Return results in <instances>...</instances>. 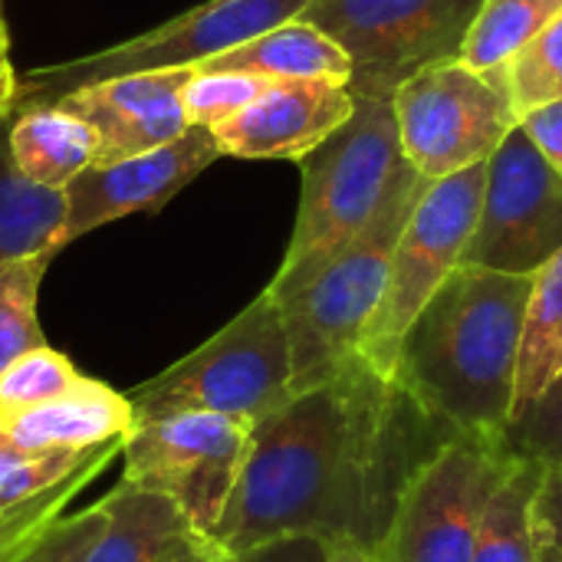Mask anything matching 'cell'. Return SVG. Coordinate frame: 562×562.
Here are the masks:
<instances>
[{
  "mask_svg": "<svg viewBox=\"0 0 562 562\" xmlns=\"http://www.w3.org/2000/svg\"><path fill=\"white\" fill-rule=\"evenodd\" d=\"M428 184L431 181L405 161L379 214L359 237H352L293 290L277 296L267 290L283 313L293 359V392L323 385L359 359V339L382 303L395 244Z\"/></svg>",
  "mask_w": 562,
  "mask_h": 562,
  "instance_id": "3",
  "label": "cell"
},
{
  "mask_svg": "<svg viewBox=\"0 0 562 562\" xmlns=\"http://www.w3.org/2000/svg\"><path fill=\"white\" fill-rule=\"evenodd\" d=\"M562 372V250L547 260L530 290L524 346H520V375L514 398V422L540 398V392Z\"/></svg>",
  "mask_w": 562,
  "mask_h": 562,
  "instance_id": "23",
  "label": "cell"
},
{
  "mask_svg": "<svg viewBox=\"0 0 562 562\" xmlns=\"http://www.w3.org/2000/svg\"><path fill=\"white\" fill-rule=\"evenodd\" d=\"M7 438L30 451H92L135 431L128 395L95 379H79L69 392L20 412L0 425Z\"/></svg>",
  "mask_w": 562,
  "mask_h": 562,
  "instance_id": "16",
  "label": "cell"
},
{
  "mask_svg": "<svg viewBox=\"0 0 562 562\" xmlns=\"http://www.w3.org/2000/svg\"><path fill=\"white\" fill-rule=\"evenodd\" d=\"M267 79L234 69H198L191 66L184 86H181V105L188 115V125L214 128L237 115L244 105H250L263 92Z\"/></svg>",
  "mask_w": 562,
  "mask_h": 562,
  "instance_id": "28",
  "label": "cell"
},
{
  "mask_svg": "<svg viewBox=\"0 0 562 562\" xmlns=\"http://www.w3.org/2000/svg\"><path fill=\"white\" fill-rule=\"evenodd\" d=\"M356 109V92L329 79H280L227 122L214 125L221 155L244 161H300Z\"/></svg>",
  "mask_w": 562,
  "mask_h": 562,
  "instance_id": "15",
  "label": "cell"
},
{
  "mask_svg": "<svg viewBox=\"0 0 562 562\" xmlns=\"http://www.w3.org/2000/svg\"><path fill=\"white\" fill-rule=\"evenodd\" d=\"M484 0H310L296 16L333 36L349 63V89L366 99L398 92L431 63L454 59Z\"/></svg>",
  "mask_w": 562,
  "mask_h": 562,
  "instance_id": "7",
  "label": "cell"
},
{
  "mask_svg": "<svg viewBox=\"0 0 562 562\" xmlns=\"http://www.w3.org/2000/svg\"><path fill=\"white\" fill-rule=\"evenodd\" d=\"M562 250V175L517 125L487 161L481 214L464 263L537 277Z\"/></svg>",
  "mask_w": 562,
  "mask_h": 562,
  "instance_id": "12",
  "label": "cell"
},
{
  "mask_svg": "<svg viewBox=\"0 0 562 562\" xmlns=\"http://www.w3.org/2000/svg\"><path fill=\"white\" fill-rule=\"evenodd\" d=\"M533 277L461 263L408 326L392 382L451 435L514 422Z\"/></svg>",
  "mask_w": 562,
  "mask_h": 562,
  "instance_id": "2",
  "label": "cell"
},
{
  "mask_svg": "<svg viewBox=\"0 0 562 562\" xmlns=\"http://www.w3.org/2000/svg\"><path fill=\"white\" fill-rule=\"evenodd\" d=\"M392 109L405 161L425 181L487 165L520 125L497 76L468 66L461 56L415 72L392 95Z\"/></svg>",
  "mask_w": 562,
  "mask_h": 562,
  "instance_id": "10",
  "label": "cell"
},
{
  "mask_svg": "<svg viewBox=\"0 0 562 562\" xmlns=\"http://www.w3.org/2000/svg\"><path fill=\"white\" fill-rule=\"evenodd\" d=\"M557 16H562V0H484L461 59L481 72H494Z\"/></svg>",
  "mask_w": 562,
  "mask_h": 562,
  "instance_id": "24",
  "label": "cell"
},
{
  "mask_svg": "<svg viewBox=\"0 0 562 562\" xmlns=\"http://www.w3.org/2000/svg\"><path fill=\"white\" fill-rule=\"evenodd\" d=\"M79 379L82 372L63 352L49 346H36L23 352L0 372V425L16 418L26 408H36L69 392Z\"/></svg>",
  "mask_w": 562,
  "mask_h": 562,
  "instance_id": "27",
  "label": "cell"
},
{
  "mask_svg": "<svg viewBox=\"0 0 562 562\" xmlns=\"http://www.w3.org/2000/svg\"><path fill=\"white\" fill-rule=\"evenodd\" d=\"M520 125L533 138V145L547 155V161L562 175V99L527 112L520 119Z\"/></svg>",
  "mask_w": 562,
  "mask_h": 562,
  "instance_id": "33",
  "label": "cell"
},
{
  "mask_svg": "<svg viewBox=\"0 0 562 562\" xmlns=\"http://www.w3.org/2000/svg\"><path fill=\"white\" fill-rule=\"evenodd\" d=\"M290 339L280 303L263 290L207 342L138 385L128 402L135 428L184 412L227 415L254 428L290 402Z\"/></svg>",
  "mask_w": 562,
  "mask_h": 562,
  "instance_id": "5",
  "label": "cell"
},
{
  "mask_svg": "<svg viewBox=\"0 0 562 562\" xmlns=\"http://www.w3.org/2000/svg\"><path fill=\"white\" fill-rule=\"evenodd\" d=\"M10 115H0V267L56 250V237L66 217L63 191L30 184L10 158Z\"/></svg>",
  "mask_w": 562,
  "mask_h": 562,
  "instance_id": "21",
  "label": "cell"
},
{
  "mask_svg": "<svg viewBox=\"0 0 562 562\" xmlns=\"http://www.w3.org/2000/svg\"><path fill=\"white\" fill-rule=\"evenodd\" d=\"M53 260L56 250H40L0 267V372L23 352L46 346L36 319V300Z\"/></svg>",
  "mask_w": 562,
  "mask_h": 562,
  "instance_id": "25",
  "label": "cell"
},
{
  "mask_svg": "<svg viewBox=\"0 0 562 562\" xmlns=\"http://www.w3.org/2000/svg\"><path fill=\"white\" fill-rule=\"evenodd\" d=\"M221 158L217 138L204 125H191L175 142L151 148L135 158H122L112 165H92L76 181L66 184V217L56 237V247H69L72 240L99 231L102 224L155 214L175 194H181L201 171H207Z\"/></svg>",
  "mask_w": 562,
  "mask_h": 562,
  "instance_id": "13",
  "label": "cell"
},
{
  "mask_svg": "<svg viewBox=\"0 0 562 562\" xmlns=\"http://www.w3.org/2000/svg\"><path fill=\"white\" fill-rule=\"evenodd\" d=\"M250 431V425L211 412H184L138 425L122 445V481L168 497L198 537L214 540L240 481Z\"/></svg>",
  "mask_w": 562,
  "mask_h": 562,
  "instance_id": "11",
  "label": "cell"
},
{
  "mask_svg": "<svg viewBox=\"0 0 562 562\" xmlns=\"http://www.w3.org/2000/svg\"><path fill=\"white\" fill-rule=\"evenodd\" d=\"M188 72L191 66L109 76L66 92L56 105L69 109L92 128L95 165H112L161 148L191 128L181 105Z\"/></svg>",
  "mask_w": 562,
  "mask_h": 562,
  "instance_id": "14",
  "label": "cell"
},
{
  "mask_svg": "<svg viewBox=\"0 0 562 562\" xmlns=\"http://www.w3.org/2000/svg\"><path fill=\"white\" fill-rule=\"evenodd\" d=\"M16 82L20 72L10 66V59H0V115H10L16 105Z\"/></svg>",
  "mask_w": 562,
  "mask_h": 562,
  "instance_id": "36",
  "label": "cell"
},
{
  "mask_svg": "<svg viewBox=\"0 0 562 562\" xmlns=\"http://www.w3.org/2000/svg\"><path fill=\"white\" fill-rule=\"evenodd\" d=\"M92 477H79L53 494H46L43 501L36 504H26V507H16V510H7L0 514V557H20L26 547H33L56 520H59V510L63 504Z\"/></svg>",
  "mask_w": 562,
  "mask_h": 562,
  "instance_id": "31",
  "label": "cell"
},
{
  "mask_svg": "<svg viewBox=\"0 0 562 562\" xmlns=\"http://www.w3.org/2000/svg\"><path fill=\"white\" fill-rule=\"evenodd\" d=\"M448 438L392 379L356 359L254 425L211 543L237 557L280 537H316L375 553L402 491Z\"/></svg>",
  "mask_w": 562,
  "mask_h": 562,
  "instance_id": "1",
  "label": "cell"
},
{
  "mask_svg": "<svg viewBox=\"0 0 562 562\" xmlns=\"http://www.w3.org/2000/svg\"><path fill=\"white\" fill-rule=\"evenodd\" d=\"M227 557L204 537H191L184 547H178L165 562H224Z\"/></svg>",
  "mask_w": 562,
  "mask_h": 562,
  "instance_id": "35",
  "label": "cell"
},
{
  "mask_svg": "<svg viewBox=\"0 0 562 562\" xmlns=\"http://www.w3.org/2000/svg\"><path fill=\"white\" fill-rule=\"evenodd\" d=\"M484 184L487 165H474L451 178L431 181L418 198L395 244L382 303L359 339V359L382 379L395 375L398 349L415 316L464 263L481 214Z\"/></svg>",
  "mask_w": 562,
  "mask_h": 562,
  "instance_id": "6",
  "label": "cell"
},
{
  "mask_svg": "<svg viewBox=\"0 0 562 562\" xmlns=\"http://www.w3.org/2000/svg\"><path fill=\"white\" fill-rule=\"evenodd\" d=\"M122 445L125 438L92 451H30L13 445L0 428V514L36 504L79 477H95L122 454Z\"/></svg>",
  "mask_w": 562,
  "mask_h": 562,
  "instance_id": "22",
  "label": "cell"
},
{
  "mask_svg": "<svg viewBox=\"0 0 562 562\" xmlns=\"http://www.w3.org/2000/svg\"><path fill=\"white\" fill-rule=\"evenodd\" d=\"M306 3L310 0H207L109 49L20 72L13 112L33 105H53L66 92L109 76H125L138 69L198 66L273 26L296 20L306 10Z\"/></svg>",
  "mask_w": 562,
  "mask_h": 562,
  "instance_id": "9",
  "label": "cell"
},
{
  "mask_svg": "<svg viewBox=\"0 0 562 562\" xmlns=\"http://www.w3.org/2000/svg\"><path fill=\"white\" fill-rule=\"evenodd\" d=\"M16 560V557H0V562H13Z\"/></svg>",
  "mask_w": 562,
  "mask_h": 562,
  "instance_id": "41",
  "label": "cell"
},
{
  "mask_svg": "<svg viewBox=\"0 0 562 562\" xmlns=\"http://www.w3.org/2000/svg\"><path fill=\"white\" fill-rule=\"evenodd\" d=\"M102 530H105V510H102V504H95L76 517L56 520L13 562H82Z\"/></svg>",
  "mask_w": 562,
  "mask_h": 562,
  "instance_id": "30",
  "label": "cell"
},
{
  "mask_svg": "<svg viewBox=\"0 0 562 562\" xmlns=\"http://www.w3.org/2000/svg\"><path fill=\"white\" fill-rule=\"evenodd\" d=\"M514 461L504 435H451L402 491L379 562H471L484 507Z\"/></svg>",
  "mask_w": 562,
  "mask_h": 562,
  "instance_id": "8",
  "label": "cell"
},
{
  "mask_svg": "<svg viewBox=\"0 0 562 562\" xmlns=\"http://www.w3.org/2000/svg\"><path fill=\"white\" fill-rule=\"evenodd\" d=\"M224 562H329V543L316 537H280Z\"/></svg>",
  "mask_w": 562,
  "mask_h": 562,
  "instance_id": "32",
  "label": "cell"
},
{
  "mask_svg": "<svg viewBox=\"0 0 562 562\" xmlns=\"http://www.w3.org/2000/svg\"><path fill=\"white\" fill-rule=\"evenodd\" d=\"M10 158L30 184L66 191L69 181L95 165V135L56 102L20 109L10 122Z\"/></svg>",
  "mask_w": 562,
  "mask_h": 562,
  "instance_id": "18",
  "label": "cell"
},
{
  "mask_svg": "<svg viewBox=\"0 0 562 562\" xmlns=\"http://www.w3.org/2000/svg\"><path fill=\"white\" fill-rule=\"evenodd\" d=\"M504 445L520 461H537L543 468L562 464V372L540 392V398L507 425Z\"/></svg>",
  "mask_w": 562,
  "mask_h": 562,
  "instance_id": "29",
  "label": "cell"
},
{
  "mask_svg": "<svg viewBox=\"0 0 562 562\" xmlns=\"http://www.w3.org/2000/svg\"><path fill=\"white\" fill-rule=\"evenodd\" d=\"M550 468L537 461H514L497 491L491 494L471 562H540L543 530H540V494Z\"/></svg>",
  "mask_w": 562,
  "mask_h": 562,
  "instance_id": "20",
  "label": "cell"
},
{
  "mask_svg": "<svg viewBox=\"0 0 562 562\" xmlns=\"http://www.w3.org/2000/svg\"><path fill=\"white\" fill-rule=\"evenodd\" d=\"M99 504L105 530L82 562H165L198 537L168 497L128 487L125 481Z\"/></svg>",
  "mask_w": 562,
  "mask_h": 562,
  "instance_id": "19",
  "label": "cell"
},
{
  "mask_svg": "<svg viewBox=\"0 0 562 562\" xmlns=\"http://www.w3.org/2000/svg\"><path fill=\"white\" fill-rule=\"evenodd\" d=\"M0 59H10V36H7V20H3V3H0Z\"/></svg>",
  "mask_w": 562,
  "mask_h": 562,
  "instance_id": "38",
  "label": "cell"
},
{
  "mask_svg": "<svg viewBox=\"0 0 562 562\" xmlns=\"http://www.w3.org/2000/svg\"><path fill=\"white\" fill-rule=\"evenodd\" d=\"M405 168L392 102L356 95L352 115L306 158L296 224L270 293H286L359 237L379 214L395 175Z\"/></svg>",
  "mask_w": 562,
  "mask_h": 562,
  "instance_id": "4",
  "label": "cell"
},
{
  "mask_svg": "<svg viewBox=\"0 0 562 562\" xmlns=\"http://www.w3.org/2000/svg\"><path fill=\"white\" fill-rule=\"evenodd\" d=\"M329 562H379V557L359 543L339 540V543H329Z\"/></svg>",
  "mask_w": 562,
  "mask_h": 562,
  "instance_id": "37",
  "label": "cell"
},
{
  "mask_svg": "<svg viewBox=\"0 0 562 562\" xmlns=\"http://www.w3.org/2000/svg\"><path fill=\"white\" fill-rule=\"evenodd\" d=\"M537 517H540L543 540L562 550V484L553 477V474H550V477H547V484H543Z\"/></svg>",
  "mask_w": 562,
  "mask_h": 562,
  "instance_id": "34",
  "label": "cell"
},
{
  "mask_svg": "<svg viewBox=\"0 0 562 562\" xmlns=\"http://www.w3.org/2000/svg\"><path fill=\"white\" fill-rule=\"evenodd\" d=\"M198 69H234V72H250L267 82L280 79H329L349 86L352 79V63L346 49L316 30L313 23L290 20L283 26H273L227 53H217Z\"/></svg>",
  "mask_w": 562,
  "mask_h": 562,
  "instance_id": "17",
  "label": "cell"
},
{
  "mask_svg": "<svg viewBox=\"0 0 562 562\" xmlns=\"http://www.w3.org/2000/svg\"><path fill=\"white\" fill-rule=\"evenodd\" d=\"M517 119L562 99V16L537 33L517 56L494 69Z\"/></svg>",
  "mask_w": 562,
  "mask_h": 562,
  "instance_id": "26",
  "label": "cell"
},
{
  "mask_svg": "<svg viewBox=\"0 0 562 562\" xmlns=\"http://www.w3.org/2000/svg\"><path fill=\"white\" fill-rule=\"evenodd\" d=\"M550 474H553V477H557V481H560V484H562V464H560V468H553Z\"/></svg>",
  "mask_w": 562,
  "mask_h": 562,
  "instance_id": "40",
  "label": "cell"
},
{
  "mask_svg": "<svg viewBox=\"0 0 562 562\" xmlns=\"http://www.w3.org/2000/svg\"><path fill=\"white\" fill-rule=\"evenodd\" d=\"M540 562H562V550L543 540V553H540Z\"/></svg>",
  "mask_w": 562,
  "mask_h": 562,
  "instance_id": "39",
  "label": "cell"
}]
</instances>
